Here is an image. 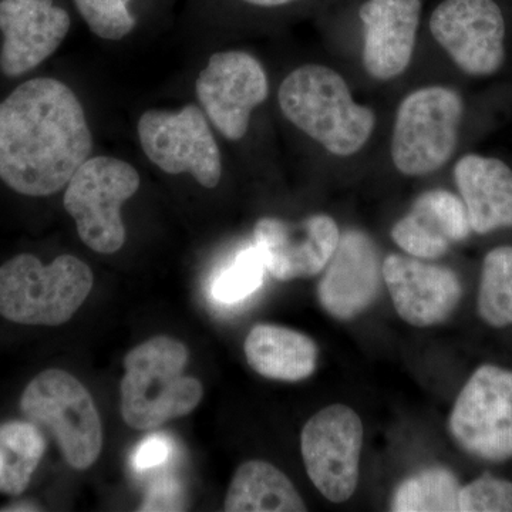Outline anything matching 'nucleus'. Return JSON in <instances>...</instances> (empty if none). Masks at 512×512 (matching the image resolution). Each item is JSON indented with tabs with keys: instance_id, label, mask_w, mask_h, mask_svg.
Wrapping results in <instances>:
<instances>
[{
	"instance_id": "nucleus-22",
	"label": "nucleus",
	"mask_w": 512,
	"mask_h": 512,
	"mask_svg": "<svg viewBox=\"0 0 512 512\" xmlns=\"http://www.w3.org/2000/svg\"><path fill=\"white\" fill-rule=\"evenodd\" d=\"M46 447L45 433L29 420L0 424V493H25Z\"/></svg>"
},
{
	"instance_id": "nucleus-17",
	"label": "nucleus",
	"mask_w": 512,
	"mask_h": 512,
	"mask_svg": "<svg viewBox=\"0 0 512 512\" xmlns=\"http://www.w3.org/2000/svg\"><path fill=\"white\" fill-rule=\"evenodd\" d=\"M421 0H366L359 9L365 37L362 60L367 74L380 82L396 79L413 59Z\"/></svg>"
},
{
	"instance_id": "nucleus-15",
	"label": "nucleus",
	"mask_w": 512,
	"mask_h": 512,
	"mask_svg": "<svg viewBox=\"0 0 512 512\" xmlns=\"http://www.w3.org/2000/svg\"><path fill=\"white\" fill-rule=\"evenodd\" d=\"M383 281L400 318L416 328H430L450 318L463 296L456 272L410 255L387 256Z\"/></svg>"
},
{
	"instance_id": "nucleus-10",
	"label": "nucleus",
	"mask_w": 512,
	"mask_h": 512,
	"mask_svg": "<svg viewBox=\"0 0 512 512\" xmlns=\"http://www.w3.org/2000/svg\"><path fill=\"white\" fill-rule=\"evenodd\" d=\"M363 434L362 420L345 404L325 407L303 427L301 450L306 473L332 503H345L355 494Z\"/></svg>"
},
{
	"instance_id": "nucleus-26",
	"label": "nucleus",
	"mask_w": 512,
	"mask_h": 512,
	"mask_svg": "<svg viewBox=\"0 0 512 512\" xmlns=\"http://www.w3.org/2000/svg\"><path fill=\"white\" fill-rule=\"evenodd\" d=\"M94 35L106 40H121L136 28L131 10L133 0H73Z\"/></svg>"
},
{
	"instance_id": "nucleus-27",
	"label": "nucleus",
	"mask_w": 512,
	"mask_h": 512,
	"mask_svg": "<svg viewBox=\"0 0 512 512\" xmlns=\"http://www.w3.org/2000/svg\"><path fill=\"white\" fill-rule=\"evenodd\" d=\"M461 512H512V483L484 474L461 487L458 497Z\"/></svg>"
},
{
	"instance_id": "nucleus-23",
	"label": "nucleus",
	"mask_w": 512,
	"mask_h": 512,
	"mask_svg": "<svg viewBox=\"0 0 512 512\" xmlns=\"http://www.w3.org/2000/svg\"><path fill=\"white\" fill-rule=\"evenodd\" d=\"M461 484L448 468L430 467L403 481L394 491V512H458Z\"/></svg>"
},
{
	"instance_id": "nucleus-30",
	"label": "nucleus",
	"mask_w": 512,
	"mask_h": 512,
	"mask_svg": "<svg viewBox=\"0 0 512 512\" xmlns=\"http://www.w3.org/2000/svg\"><path fill=\"white\" fill-rule=\"evenodd\" d=\"M242 2L249 3L256 8H281V6L291 5L298 0H242Z\"/></svg>"
},
{
	"instance_id": "nucleus-18",
	"label": "nucleus",
	"mask_w": 512,
	"mask_h": 512,
	"mask_svg": "<svg viewBox=\"0 0 512 512\" xmlns=\"http://www.w3.org/2000/svg\"><path fill=\"white\" fill-rule=\"evenodd\" d=\"M466 205L446 190H431L414 201L406 217L394 224L392 238L407 255L431 261L447 254L451 245L470 237Z\"/></svg>"
},
{
	"instance_id": "nucleus-4",
	"label": "nucleus",
	"mask_w": 512,
	"mask_h": 512,
	"mask_svg": "<svg viewBox=\"0 0 512 512\" xmlns=\"http://www.w3.org/2000/svg\"><path fill=\"white\" fill-rule=\"evenodd\" d=\"M90 266L73 255L49 265L20 254L0 266V316L30 326L69 322L93 289Z\"/></svg>"
},
{
	"instance_id": "nucleus-19",
	"label": "nucleus",
	"mask_w": 512,
	"mask_h": 512,
	"mask_svg": "<svg viewBox=\"0 0 512 512\" xmlns=\"http://www.w3.org/2000/svg\"><path fill=\"white\" fill-rule=\"evenodd\" d=\"M471 231L490 234L512 228V170L494 157L467 154L454 167Z\"/></svg>"
},
{
	"instance_id": "nucleus-20",
	"label": "nucleus",
	"mask_w": 512,
	"mask_h": 512,
	"mask_svg": "<svg viewBox=\"0 0 512 512\" xmlns=\"http://www.w3.org/2000/svg\"><path fill=\"white\" fill-rule=\"evenodd\" d=\"M245 356L258 375L301 382L315 373L319 350L309 336L276 325H258L245 339Z\"/></svg>"
},
{
	"instance_id": "nucleus-21",
	"label": "nucleus",
	"mask_w": 512,
	"mask_h": 512,
	"mask_svg": "<svg viewBox=\"0 0 512 512\" xmlns=\"http://www.w3.org/2000/svg\"><path fill=\"white\" fill-rule=\"evenodd\" d=\"M228 512H303L306 505L292 481L271 463L251 460L235 471L225 497Z\"/></svg>"
},
{
	"instance_id": "nucleus-6",
	"label": "nucleus",
	"mask_w": 512,
	"mask_h": 512,
	"mask_svg": "<svg viewBox=\"0 0 512 512\" xmlns=\"http://www.w3.org/2000/svg\"><path fill=\"white\" fill-rule=\"evenodd\" d=\"M463 114V99L448 87L427 86L407 94L394 119V167L407 177L439 171L456 151Z\"/></svg>"
},
{
	"instance_id": "nucleus-14",
	"label": "nucleus",
	"mask_w": 512,
	"mask_h": 512,
	"mask_svg": "<svg viewBox=\"0 0 512 512\" xmlns=\"http://www.w3.org/2000/svg\"><path fill=\"white\" fill-rule=\"evenodd\" d=\"M70 15L55 0H0V70L23 76L49 59L69 33Z\"/></svg>"
},
{
	"instance_id": "nucleus-7",
	"label": "nucleus",
	"mask_w": 512,
	"mask_h": 512,
	"mask_svg": "<svg viewBox=\"0 0 512 512\" xmlns=\"http://www.w3.org/2000/svg\"><path fill=\"white\" fill-rule=\"evenodd\" d=\"M66 187L64 208L84 244L97 254L120 251L126 242L121 207L140 188L136 168L119 158H89Z\"/></svg>"
},
{
	"instance_id": "nucleus-9",
	"label": "nucleus",
	"mask_w": 512,
	"mask_h": 512,
	"mask_svg": "<svg viewBox=\"0 0 512 512\" xmlns=\"http://www.w3.org/2000/svg\"><path fill=\"white\" fill-rule=\"evenodd\" d=\"M137 133L144 154L164 173L191 174L205 188L220 184V148L201 107L148 110L138 120Z\"/></svg>"
},
{
	"instance_id": "nucleus-13",
	"label": "nucleus",
	"mask_w": 512,
	"mask_h": 512,
	"mask_svg": "<svg viewBox=\"0 0 512 512\" xmlns=\"http://www.w3.org/2000/svg\"><path fill=\"white\" fill-rule=\"evenodd\" d=\"M329 215H313L301 224L262 218L254 228V245L266 271L278 281L309 278L326 268L340 241Z\"/></svg>"
},
{
	"instance_id": "nucleus-24",
	"label": "nucleus",
	"mask_w": 512,
	"mask_h": 512,
	"mask_svg": "<svg viewBox=\"0 0 512 512\" xmlns=\"http://www.w3.org/2000/svg\"><path fill=\"white\" fill-rule=\"evenodd\" d=\"M478 313L494 328L512 325V247H498L485 256Z\"/></svg>"
},
{
	"instance_id": "nucleus-25",
	"label": "nucleus",
	"mask_w": 512,
	"mask_h": 512,
	"mask_svg": "<svg viewBox=\"0 0 512 512\" xmlns=\"http://www.w3.org/2000/svg\"><path fill=\"white\" fill-rule=\"evenodd\" d=\"M265 271L255 245L241 249L212 279V301L220 306H235L247 301L264 284Z\"/></svg>"
},
{
	"instance_id": "nucleus-29",
	"label": "nucleus",
	"mask_w": 512,
	"mask_h": 512,
	"mask_svg": "<svg viewBox=\"0 0 512 512\" xmlns=\"http://www.w3.org/2000/svg\"><path fill=\"white\" fill-rule=\"evenodd\" d=\"M175 444L168 434L154 433L134 448L131 464L138 474L150 473L164 467L174 457Z\"/></svg>"
},
{
	"instance_id": "nucleus-8",
	"label": "nucleus",
	"mask_w": 512,
	"mask_h": 512,
	"mask_svg": "<svg viewBox=\"0 0 512 512\" xmlns=\"http://www.w3.org/2000/svg\"><path fill=\"white\" fill-rule=\"evenodd\" d=\"M448 430L461 450L480 460L512 458V372L478 367L458 394Z\"/></svg>"
},
{
	"instance_id": "nucleus-28",
	"label": "nucleus",
	"mask_w": 512,
	"mask_h": 512,
	"mask_svg": "<svg viewBox=\"0 0 512 512\" xmlns=\"http://www.w3.org/2000/svg\"><path fill=\"white\" fill-rule=\"evenodd\" d=\"M187 507V495L183 484L170 474L156 477L148 487L138 511H183Z\"/></svg>"
},
{
	"instance_id": "nucleus-1",
	"label": "nucleus",
	"mask_w": 512,
	"mask_h": 512,
	"mask_svg": "<svg viewBox=\"0 0 512 512\" xmlns=\"http://www.w3.org/2000/svg\"><path fill=\"white\" fill-rule=\"evenodd\" d=\"M92 150L82 104L59 80H29L0 103V180L13 191L56 194Z\"/></svg>"
},
{
	"instance_id": "nucleus-5",
	"label": "nucleus",
	"mask_w": 512,
	"mask_h": 512,
	"mask_svg": "<svg viewBox=\"0 0 512 512\" xmlns=\"http://www.w3.org/2000/svg\"><path fill=\"white\" fill-rule=\"evenodd\" d=\"M20 410L30 423L55 439L66 463L84 471L99 460L103 427L92 394L62 369L40 372L26 386Z\"/></svg>"
},
{
	"instance_id": "nucleus-2",
	"label": "nucleus",
	"mask_w": 512,
	"mask_h": 512,
	"mask_svg": "<svg viewBox=\"0 0 512 512\" xmlns=\"http://www.w3.org/2000/svg\"><path fill=\"white\" fill-rule=\"evenodd\" d=\"M278 100L286 120L336 157L359 153L375 130L373 110L356 103L346 80L322 64L293 70Z\"/></svg>"
},
{
	"instance_id": "nucleus-11",
	"label": "nucleus",
	"mask_w": 512,
	"mask_h": 512,
	"mask_svg": "<svg viewBox=\"0 0 512 512\" xmlns=\"http://www.w3.org/2000/svg\"><path fill=\"white\" fill-rule=\"evenodd\" d=\"M429 28L461 72L491 76L504 64L505 20L494 0H443Z\"/></svg>"
},
{
	"instance_id": "nucleus-3",
	"label": "nucleus",
	"mask_w": 512,
	"mask_h": 512,
	"mask_svg": "<svg viewBox=\"0 0 512 512\" xmlns=\"http://www.w3.org/2000/svg\"><path fill=\"white\" fill-rule=\"evenodd\" d=\"M190 353L184 343L156 336L124 357L121 416L128 427L153 430L197 409L204 396L200 380L185 376Z\"/></svg>"
},
{
	"instance_id": "nucleus-12",
	"label": "nucleus",
	"mask_w": 512,
	"mask_h": 512,
	"mask_svg": "<svg viewBox=\"0 0 512 512\" xmlns=\"http://www.w3.org/2000/svg\"><path fill=\"white\" fill-rule=\"evenodd\" d=\"M195 92L205 116L222 136L242 140L248 133L252 111L269 94L262 64L247 52L215 53L198 76Z\"/></svg>"
},
{
	"instance_id": "nucleus-31",
	"label": "nucleus",
	"mask_w": 512,
	"mask_h": 512,
	"mask_svg": "<svg viewBox=\"0 0 512 512\" xmlns=\"http://www.w3.org/2000/svg\"><path fill=\"white\" fill-rule=\"evenodd\" d=\"M0 511H42V508L35 503H30V501H19V503L10 504Z\"/></svg>"
},
{
	"instance_id": "nucleus-16",
	"label": "nucleus",
	"mask_w": 512,
	"mask_h": 512,
	"mask_svg": "<svg viewBox=\"0 0 512 512\" xmlns=\"http://www.w3.org/2000/svg\"><path fill=\"white\" fill-rule=\"evenodd\" d=\"M383 264L373 239L350 229L340 235L338 248L320 281V305L339 320H352L367 311L379 296Z\"/></svg>"
}]
</instances>
